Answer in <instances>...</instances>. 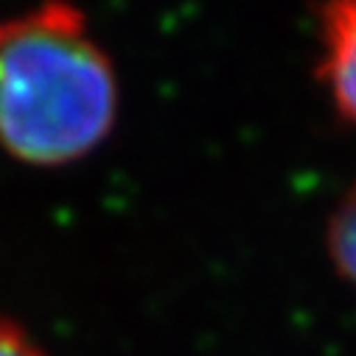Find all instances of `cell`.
<instances>
[{
  "mask_svg": "<svg viewBox=\"0 0 356 356\" xmlns=\"http://www.w3.org/2000/svg\"><path fill=\"white\" fill-rule=\"evenodd\" d=\"M317 79L334 113L356 129V0L317 3Z\"/></svg>",
  "mask_w": 356,
  "mask_h": 356,
  "instance_id": "7a4b0ae2",
  "label": "cell"
},
{
  "mask_svg": "<svg viewBox=\"0 0 356 356\" xmlns=\"http://www.w3.org/2000/svg\"><path fill=\"white\" fill-rule=\"evenodd\" d=\"M0 356H48V353L20 323L0 320Z\"/></svg>",
  "mask_w": 356,
  "mask_h": 356,
  "instance_id": "277c9868",
  "label": "cell"
},
{
  "mask_svg": "<svg viewBox=\"0 0 356 356\" xmlns=\"http://www.w3.org/2000/svg\"><path fill=\"white\" fill-rule=\"evenodd\" d=\"M325 252L339 281L356 292V180L342 191L325 222Z\"/></svg>",
  "mask_w": 356,
  "mask_h": 356,
  "instance_id": "3957f363",
  "label": "cell"
},
{
  "mask_svg": "<svg viewBox=\"0 0 356 356\" xmlns=\"http://www.w3.org/2000/svg\"><path fill=\"white\" fill-rule=\"evenodd\" d=\"M113 56L73 0L0 15V149L31 168L90 157L118 121Z\"/></svg>",
  "mask_w": 356,
  "mask_h": 356,
  "instance_id": "6da1fadb",
  "label": "cell"
}]
</instances>
